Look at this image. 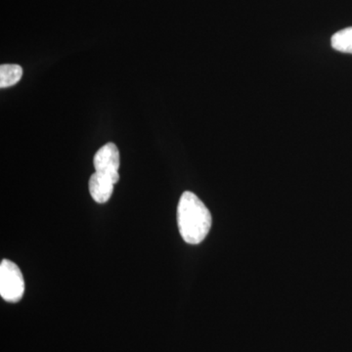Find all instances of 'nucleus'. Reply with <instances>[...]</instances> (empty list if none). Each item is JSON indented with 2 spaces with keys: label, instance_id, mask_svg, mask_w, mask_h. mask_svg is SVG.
I'll use <instances>...</instances> for the list:
<instances>
[{
  "label": "nucleus",
  "instance_id": "obj_5",
  "mask_svg": "<svg viewBox=\"0 0 352 352\" xmlns=\"http://www.w3.org/2000/svg\"><path fill=\"white\" fill-rule=\"evenodd\" d=\"M23 76V69L19 65L3 64L0 66V87H13L20 82Z\"/></svg>",
  "mask_w": 352,
  "mask_h": 352
},
{
  "label": "nucleus",
  "instance_id": "obj_2",
  "mask_svg": "<svg viewBox=\"0 0 352 352\" xmlns=\"http://www.w3.org/2000/svg\"><path fill=\"white\" fill-rule=\"evenodd\" d=\"M25 281L17 264L8 259L0 263V296L7 302L16 303L22 300Z\"/></svg>",
  "mask_w": 352,
  "mask_h": 352
},
{
  "label": "nucleus",
  "instance_id": "obj_1",
  "mask_svg": "<svg viewBox=\"0 0 352 352\" xmlns=\"http://www.w3.org/2000/svg\"><path fill=\"white\" fill-rule=\"evenodd\" d=\"M177 223L182 239L187 244L198 245L210 232L212 214L195 194L186 191L178 203Z\"/></svg>",
  "mask_w": 352,
  "mask_h": 352
},
{
  "label": "nucleus",
  "instance_id": "obj_4",
  "mask_svg": "<svg viewBox=\"0 0 352 352\" xmlns=\"http://www.w3.org/2000/svg\"><path fill=\"white\" fill-rule=\"evenodd\" d=\"M88 186H89V193L92 199L96 203L105 204L110 200L111 196L113 195L115 183L94 173L90 176Z\"/></svg>",
  "mask_w": 352,
  "mask_h": 352
},
{
  "label": "nucleus",
  "instance_id": "obj_6",
  "mask_svg": "<svg viewBox=\"0 0 352 352\" xmlns=\"http://www.w3.org/2000/svg\"><path fill=\"white\" fill-rule=\"evenodd\" d=\"M333 50L352 54V27L336 32L331 39Z\"/></svg>",
  "mask_w": 352,
  "mask_h": 352
},
{
  "label": "nucleus",
  "instance_id": "obj_3",
  "mask_svg": "<svg viewBox=\"0 0 352 352\" xmlns=\"http://www.w3.org/2000/svg\"><path fill=\"white\" fill-rule=\"evenodd\" d=\"M95 173L117 183L120 179V152L117 145L110 142L104 145L95 154L94 159Z\"/></svg>",
  "mask_w": 352,
  "mask_h": 352
}]
</instances>
